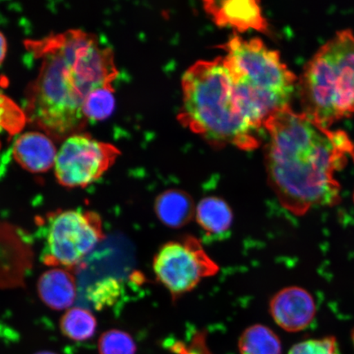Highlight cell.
Here are the masks:
<instances>
[{
  "mask_svg": "<svg viewBox=\"0 0 354 354\" xmlns=\"http://www.w3.org/2000/svg\"><path fill=\"white\" fill-rule=\"evenodd\" d=\"M25 44L41 60L26 99L30 122L57 140L78 134L88 122L82 111L87 96L96 88L113 86L118 77L113 50L95 35L82 30Z\"/></svg>",
  "mask_w": 354,
  "mask_h": 354,
  "instance_id": "obj_1",
  "label": "cell"
},
{
  "mask_svg": "<svg viewBox=\"0 0 354 354\" xmlns=\"http://www.w3.org/2000/svg\"><path fill=\"white\" fill-rule=\"evenodd\" d=\"M265 165L270 187L281 205L296 216L340 201L335 178L353 143L346 132L330 130L290 107L266 122Z\"/></svg>",
  "mask_w": 354,
  "mask_h": 354,
  "instance_id": "obj_2",
  "label": "cell"
},
{
  "mask_svg": "<svg viewBox=\"0 0 354 354\" xmlns=\"http://www.w3.org/2000/svg\"><path fill=\"white\" fill-rule=\"evenodd\" d=\"M183 105L178 118L185 127L216 147H259V131L241 113L223 57L201 60L183 78Z\"/></svg>",
  "mask_w": 354,
  "mask_h": 354,
  "instance_id": "obj_3",
  "label": "cell"
},
{
  "mask_svg": "<svg viewBox=\"0 0 354 354\" xmlns=\"http://www.w3.org/2000/svg\"><path fill=\"white\" fill-rule=\"evenodd\" d=\"M223 59L243 117L259 131L272 115L290 107L297 77L280 54L258 38L234 35L223 46Z\"/></svg>",
  "mask_w": 354,
  "mask_h": 354,
  "instance_id": "obj_4",
  "label": "cell"
},
{
  "mask_svg": "<svg viewBox=\"0 0 354 354\" xmlns=\"http://www.w3.org/2000/svg\"><path fill=\"white\" fill-rule=\"evenodd\" d=\"M303 112L330 128L354 115V33L336 32L318 50L299 80Z\"/></svg>",
  "mask_w": 354,
  "mask_h": 354,
  "instance_id": "obj_5",
  "label": "cell"
},
{
  "mask_svg": "<svg viewBox=\"0 0 354 354\" xmlns=\"http://www.w3.org/2000/svg\"><path fill=\"white\" fill-rule=\"evenodd\" d=\"M44 229L42 260L51 267H75L104 238L100 216L88 210L51 212Z\"/></svg>",
  "mask_w": 354,
  "mask_h": 354,
  "instance_id": "obj_6",
  "label": "cell"
},
{
  "mask_svg": "<svg viewBox=\"0 0 354 354\" xmlns=\"http://www.w3.org/2000/svg\"><path fill=\"white\" fill-rule=\"evenodd\" d=\"M153 268L158 281L169 291L174 300L196 289L203 279L219 272L218 265L192 236L162 245L154 256Z\"/></svg>",
  "mask_w": 354,
  "mask_h": 354,
  "instance_id": "obj_7",
  "label": "cell"
},
{
  "mask_svg": "<svg viewBox=\"0 0 354 354\" xmlns=\"http://www.w3.org/2000/svg\"><path fill=\"white\" fill-rule=\"evenodd\" d=\"M120 154L114 145L78 133L64 140L57 151L55 172L59 184L68 188L86 187L99 180Z\"/></svg>",
  "mask_w": 354,
  "mask_h": 354,
  "instance_id": "obj_8",
  "label": "cell"
},
{
  "mask_svg": "<svg viewBox=\"0 0 354 354\" xmlns=\"http://www.w3.org/2000/svg\"><path fill=\"white\" fill-rule=\"evenodd\" d=\"M269 310L277 324L289 332L306 329L316 315L313 296L297 286L277 292L270 301Z\"/></svg>",
  "mask_w": 354,
  "mask_h": 354,
  "instance_id": "obj_9",
  "label": "cell"
},
{
  "mask_svg": "<svg viewBox=\"0 0 354 354\" xmlns=\"http://www.w3.org/2000/svg\"><path fill=\"white\" fill-rule=\"evenodd\" d=\"M205 8L216 24L229 26L245 32L254 29L259 32L268 30V22L264 19L258 2L253 0H230V1H205Z\"/></svg>",
  "mask_w": 354,
  "mask_h": 354,
  "instance_id": "obj_10",
  "label": "cell"
},
{
  "mask_svg": "<svg viewBox=\"0 0 354 354\" xmlns=\"http://www.w3.org/2000/svg\"><path fill=\"white\" fill-rule=\"evenodd\" d=\"M13 157L25 170L41 174L55 166L57 150L54 143L39 132H26L13 145Z\"/></svg>",
  "mask_w": 354,
  "mask_h": 354,
  "instance_id": "obj_11",
  "label": "cell"
},
{
  "mask_svg": "<svg viewBox=\"0 0 354 354\" xmlns=\"http://www.w3.org/2000/svg\"><path fill=\"white\" fill-rule=\"evenodd\" d=\"M39 298L47 307L69 309L77 298V283L68 270L53 268L44 272L37 283Z\"/></svg>",
  "mask_w": 354,
  "mask_h": 354,
  "instance_id": "obj_12",
  "label": "cell"
},
{
  "mask_svg": "<svg viewBox=\"0 0 354 354\" xmlns=\"http://www.w3.org/2000/svg\"><path fill=\"white\" fill-rule=\"evenodd\" d=\"M154 211L159 221L172 229L185 227L196 215L192 197L180 189H167L159 194Z\"/></svg>",
  "mask_w": 354,
  "mask_h": 354,
  "instance_id": "obj_13",
  "label": "cell"
},
{
  "mask_svg": "<svg viewBox=\"0 0 354 354\" xmlns=\"http://www.w3.org/2000/svg\"><path fill=\"white\" fill-rule=\"evenodd\" d=\"M199 227L209 236H223L233 224V212L224 199L209 196L201 199L196 209Z\"/></svg>",
  "mask_w": 354,
  "mask_h": 354,
  "instance_id": "obj_14",
  "label": "cell"
},
{
  "mask_svg": "<svg viewBox=\"0 0 354 354\" xmlns=\"http://www.w3.org/2000/svg\"><path fill=\"white\" fill-rule=\"evenodd\" d=\"M241 354H281V343L269 327L256 324L243 330L238 343Z\"/></svg>",
  "mask_w": 354,
  "mask_h": 354,
  "instance_id": "obj_15",
  "label": "cell"
},
{
  "mask_svg": "<svg viewBox=\"0 0 354 354\" xmlns=\"http://www.w3.org/2000/svg\"><path fill=\"white\" fill-rule=\"evenodd\" d=\"M59 327L66 338L76 342H86L95 334L97 321L88 310L82 308L68 309L61 317Z\"/></svg>",
  "mask_w": 354,
  "mask_h": 354,
  "instance_id": "obj_16",
  "label": "cell"
},
{
  "mask_svg": "<svg viewBox=\"0 0 354 354\" xmlns=\"http://www.w3.org/2000/svg\"><path fill=\"white\" fill-rule=\"evenodd\" d=\"M115 108L113 86H103L92 91L83 105L86 120L102 121L112 115Z\"/></svg>",
  "mask_w": 354,
  "mask_h": 354,
  "instance_id": "obj_17",
  "label": "cell"
},
{
  "mask_svg": "<svg viewBox=\"0 0 354 354\" xmlns=\"http://www.w3.org/2000/svg\"><path fill=\"white\" fill-rule=\"evenodd\" d=\"M98 349L100 354H136L137 348L129 334L113 329L101 335Z\"/></svg>",
  "mask_w": 354,
  "mask_h": 354,
  "instance_id": "obj_18",
  "label": "cell"
},
{
  "mask_svg": "<svg viewBox=\"0 0 354 354\" xmlns=\"http://www.w3.org/2000/svg\"><path fill=\"white\" fill-rule=\"evenodd\" d=\"M121 295V285L113 278L96 283L88 291V299L97 309L112 306Z\"/></svg>",
  "mask_w": 354,
  "mask_h": 354,
  "instance_id": "obj_19",
  "label": "cell"
},
{
  "mask_svg": "<svg viewBox=\"0 0 354 354\" xmlns=\"http://www.w3.org/2000/svg\"><path fill=\"white\" fill-rule=\"evenodd\" d=\"M288 354H340L334 337L308 339L294 345Z\"/></svg>",
  "mask_w": 354,
  "mask_h": 354,
  "instance_id": "obj_20",
  "label": "cell"
},
{
  "mask_svg": "<svg viewBox=\"0 0 354 354\" xmlns=\"http://www.w3.org/2000/svg\"><path fill=\"white\" fill-rule=\"evenodd\" d=\"M7 41L4 35L0 32V65L3 64L7 55Z\"/></svg>",
  "mask_w": 354,
  "mask_h": 354,
  "instance_id": "obj_21",
  "label": "cell"
},
{
  "mask_svg": "<svg viewBox=\"0 0 354 354\" xmlns=\"http://www.w3.org/2000/svg\"><path fill=\"white\" fill-rule=\"evenodd\" d=\"M35 354H57V353H55L54 352H50V351H41V352H38Z\"/></svg>",
  "mask_w": 354,
  "mask_h": 354,
  "instance_id": "obj_22",
  "label": "cell"
},
{
  "mask_svg": "<svg viewBox=\"0 0 354 354\" xmlns=\"http://www.w3.org/2000/svg\"><path fill=\"white\" fill-rule=\"evenodd\" d=\"M351 157L353 159V161H354V143H353V148L352 152L351 153ZM353 198H354V196H353Z\"/></svg>",
  "mask_w": 354,
  "mask_h": 354,
  "instance_id": "obj_23",
  "label": "cell"
},
{
  "mask_svg": "<svg viewBox=\"0 0 354 354\" xmlns=\"http://www.w3.org/2000/svg\"><path fill=\"white\" fill-rule=\"evenodd\" d=\"M353 342H354V333H353Z\"/></svg>",
  "mask_w": 354,
  "mask_h": 354,
  "instance_id": "obj_24",
  "label": "cell"
}]
</instances>
